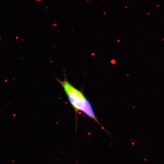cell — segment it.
Wrapping results in <instances>:
<instances>
[{
    "label": "cell",
    "mask_w": 164,
    "mask_h": 164,
    "mask_svg": "<svg viewBox=\"0 0 164 164\" xmlns=\"http://www.w3.org/2000/svg\"><path fill=\"white\" fill-rule=\"evenodd\" d=\"M111 62H112V64H115V63H116V61H115V60H113L112 61H111Z\"/></svg>",
    "instance_id": "2"
},
{
    "label": "cell",
    "mask_w": 164,
    "mask_h": 164,
    "mask_svg": "<svg viewBox=\"0 0 164 164\" xmlns=\"http://www.w3.org/2000/svg\"><path fill=\"white\" fill-rule=\"evenodd\" d=\"M62 87L68 100L76 114L81 112L100 125L105 131L108 133L102 126L96 116L91 104L82 91L79 90L68 81L64 73V79L56 78Z\"/></svg>",
    "instance_id": "1"
}]
</instances>
